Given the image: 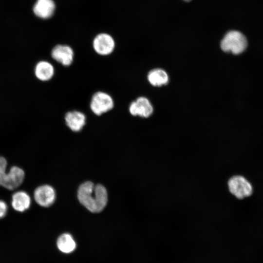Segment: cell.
<instances>
[{"mask_svg": "<svg viewBox=\"0 0 263 263\" xmlns=\"http://www.w3.org/2000/svg\"><path fill=\"white\" fill-rule=\"evenodd\" d=\"M25 176V171L23 168L13 165L7 171L0 187L9 191L14 190L22 185Z\"/></svg>", "mask_w": 263, "mask_h": 263, "instance_id": "4", "label": "cell"}, {"mask_svg": "<svg viewBox=\"0 0 263 263\" xmlns=\"http://www.w3.org/2000/svg\"><path fill=\"white\" fill-rule=\"evenodd\" d=\"M247 45L248 41L245 35L237 30L228 31L220 43L223 51L234 55L242 54L246 50Z\"/></svg>", "mask_w": 263, "mask_h": 263, "instance_id": "2", "label": "cell"}, {"mask_svg": "<svg viewBox=\"0 0 263 263\" xmlns=\"http://www.w3.org/2000/svg\"><path fill=\"white\" fill-rule=\"evenodd\" d=\"M129 112L133 116L148 117L153 113V107L146 97H139L129 106Z\"/></svg>", "mask_w": 263, "mask_h": 263, "instance_id": "10", "label": "cell"}, {"mask_svg": "<svg viewBox=\"0 0 263 263\" xmlns=\"http://www.w3.org/2000/svg\"><path fill=\"white\" fill-rule=\"evenodd\" d=\"M93 46L95 52L98 55L107 56L113 51L115 41L110 35L100 33L94 38Z\"/></svg>", "mask_w": 263, "mask_h": 263, "instance_id": "7", "label": "cell"}, {"mask_svg": "<svg viewBox=\"0 0 263 263\" xmlns=\"http://www.w3.org/2000/svg\"><path fill=\"white\" fill-rule=\"evenodd\" d=\"M185 0V1H187V2H188V1H191V0Z\"/></svg>", "mask_w": 263, "mask_h": 263, "instance_id": "18", "label": "cell"}, {"mask_svg": "<svg viewBox=\"0 0 263 263\" xmlns=\"http://www.w3.org/2000/svg\"><path fill=\"white\" fill-rule=\"evenodd\" d=\"M230 193L238 199L249 197L253 191L251 184L244 177L240 175L231 177L227 181Z\"/></svg>", "mask_w": 263, "mask_h": 263, "instance_id": "3", "label": "cell"}, {"mask_svg": "<svg viewBox=\"0 0 263 263\" xmlns=\"http://www.w3.org/2000/svg\"><path fill=\"white\" fill-rule=\"evenodd\" d=\"M67 127L73 132L80 131L86 124V116L82 113L73 111L67 112L64 116Z\"/></svg>", "mask_w": 263, "mask_h": 263, "instance_id": "11", "label": "cell"}, {"mask_svg": "<svg viewBox=\"0 0 263 263\" xmlns=\"http://www.w3.org/2000/svg\"><path fill=\"white\" fill-rule=\"evenodd\" d=\"M148 79L151 85L154 86H161L168 83L169 76L164 70L155 69L149 73Z\"/></svg>", "mask_w": 263, "mask_h": 263, "instance_id": "15", "label": "cell"}, {"mask_svg": "<svg viewBox=\"0 0 263 263\" xmlns=\"http://www.w3.org/2000/svg\"><path fill=\"white\" fill-rule=\"evenodd\" d=\"M54 72L53 66L46 61H41L38 62L35 67L36 76L42 81H46L51 79L54 75Z\"/></svg>", "mask_w": 263, "mask_h": 263, "instance_id": "13", "label": "cell"}, {"mask_svg": "<svg viewBox=\"0 0 263 263\" xmlns=\"http://www.w3.org/2000/svg\"><path fill=\"white\" fill-rule=\"evenodd\" d=\"M8 206L6 202L0 199V220L3 219L7 214Z\"/></svg>", "mask_w": 263, "mask_h": 263, "instance_id": "17", "label": "cell"}, {"mask_svg": "<svg viewBox=\"0 0 263 263\" xmlns=\"http://www.w3.org/2000/svg\"><path fill=\"white\" fill-rule=\"evenodd\" d=\"M77 197L84 207L94 213L101 212L108 202L106 188L101 184L94 185L90 181L85 182L79 187Z\"/></svg>", "mask_w": 263, "mask_h": 263, "instance_id": "1", "label": "cell"}, {"mask_svg": "<svg viewBox=\"0 0 263 263\" xmlns=\"http://www.w3.org/2000/svg\"><path fill=\"white\" fill-rule=\"evenodd\" d=\"M56 191L50 185L45 184L37 187L33 192V197L39 206L48 207L52 205L56 199Z\"/></svg>", "mask_w": 263, "mask_h": 263, "instance_id": "6", "label": "cell"}, {"mask_svg": "<svg viewBox=\"0 0 263 263\" xmlns=\"http://www.w3.org/2000/svg\"><path fill=\"white\" fill-rule=\"evenodd\" d=\"M56 246L59 251L64 253H70L76 248V243L69 233L61 234L56 241Z\"/></svg>", "mask_w": 263, "mask_h": 263, "instance_id": "14", "label": "cell"}, {"mask_svg": "<svg viewBox=\"0 0 263 263\" xmlns=\"http://www.w3.org/2000/svg\"><path fill=\"white\" fill-rule=\"evenodd\" d=\"M114 106L113 98L108 94L99 91L92 96L90 107L93 113L99 116L111 110Z\"/></svg>", "mask_w": 263, "mask_h": 263, "instance_id": "5", "label": "cell"}, {"mask_svg": "<svg viewBox=\"0 0 263 263\" xmlns=\"http://www.w3.org/2000/svg\"><path fill=\"white\" fill-rule=\"evenodd\" d=\"M55 9L53 0H37L33 7V11L38 17L48 19L54 15Z\"/></svg>", "mask_w": 263, "mask_h": 263, "instance_id": "12", "label": "cell"}, {"mask_svg": "<svg viewBox=\"0 0 263 263\" xmlns=\"http://www.w3.org/2000/svg\"><path fill=\"white\" fill-rule=\"evenodd\" d=\"M51 56L64 66H69L73 62L74 53L72 48L64 44H58L52 50Z\"/></svg>", "mask_w": 263, "mask_h": 263, "instance_id": "8", "label": "cell"}, {"mask_svg": "<svg viewBox=\"0 0 263 263\" xmlns=\"http://www.w3.org/2000/svg\"><path fill=\"white\" fill-rule=\"evenodd\" d=\"M8 166L7 159L3 156H0V186L6 172Z\"/></svg>", "mask_w": 263, "mask_h": 263, "instance_id": "16", "label": "cell"}, {"mask_svg": "<svg viewBox=\"0 0 263 263\" xmlns=\"http://www.w3.org/2000/svg\"><path fill=\"white\" fill-rule=\"evenodd\" d=\"M32 199L28 193L23 190L14 192L11 195V205L17 212L24 213L31 207Z\"/></svg>", "mask_w": 263, "mask_h": 263, "instance_id": "9", "label": "cell"}]
</instances>
